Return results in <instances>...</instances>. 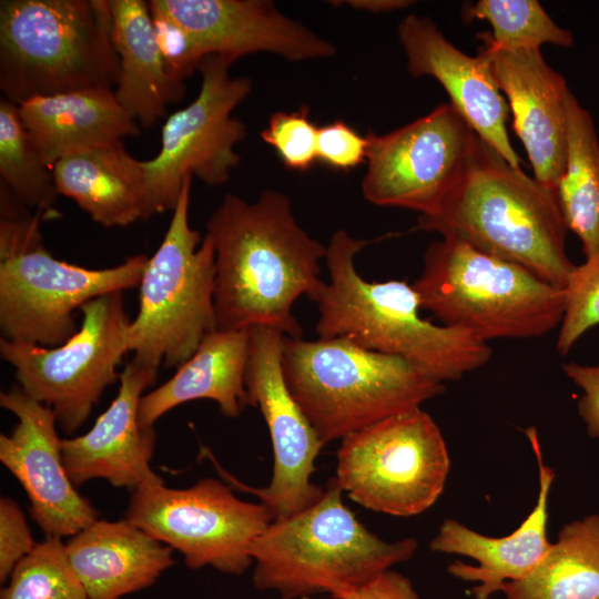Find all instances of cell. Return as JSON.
Listing matches in <instances>:
<instances>
[{
    "mask_svg": "<svg viewBox=\"0 0 599 599\" xmlns=\"http://www.w3.org/2000/svg\"><path fill=\"white\" fill-rule=\"evenodd\" d=\"M0 405L18 419L9 434L0 435V461L26 491L29 514L44 537L70 538L95 521L98 510L65 469L53 410L18 384L1 392Z\"/></svg>",
    "mask_w": 599,
    "mask_h": 599,
    "instance_id": "obj_16",
    "label": "cell"
},
{
    "mask_svg": "<svg viewBox=\"0 0 599 599\" xmlns=\"http://www.w3.org/2000/svg\"><path fill=\"white\" fill-rule=\"evenodd\" d=\"M366 241L337 230L329 240V281L307 296L316 303L319 338L346 337L357 345L396 356L437 382L458 380L487 364L488 343L471 333L436 325L420 316V302L405 281L368 282L355 267Z\"/></svg>",
    "mask_w": 599,
    "mask_h": 599,
    "instance_id": "obj_2",
    "label": "cell"
},
{
    "mask_svg": "<svg viewBox=\"0 0 599 599\" xmlns=\"http://www.w3.org/2000/svg\"><path fill=\"white\" fill-rule=\"evenodd\" d=\"M19 111L49 169L74 151L140 134L112 89L39 97L21 103Z\"/></svg>",
    "mask_w": 599,
    "mask_h": 599,
    "instance_id": "obj_25",
    "label": "cell"
},
{
    "mask_svg": "<svg viewBox=\"0 0 599 599\" xmlns=\"http://www.w3.org/2000/svg\"><path fill=\"white\" fill-rule=\"evenodd\" d=\"M317 132L307 106L272 114L261 139L271 145L283 164L294 171H306L317 160Z\"/></svg>",
    "mask_w": 599,
    "mask_h": 599,
    "instance_id": "obj_33",
    "label": "cell"
},
{
    "mask_svg": "<svg viewBox=\"0 0 599 599\" xmlns=\"http://www.w3.org/2000/svg\"><path fill=\"white\" fill-rule=\"evenodd\" d=\"M562 292L556 348L566 355L588 329L599 325V253L575 266Z\"/></svg>",
    "mask_w": 599,
    "mask_h": 599,
    "instance_id": "obj_32",
    "label": "cell"
},
{
    "mask_svg": "<svg viewBox=\"0 0 599 599\" xmlns=\"http://www.w3.org/2000/svg\"><path fill=\"white\" fill-rule=\"evenodd\" d=\"M158 42L170 73L179 81L199 70L204 59L189 34L175 23L151 12Z\"/></svg>",
    "mask_w": 599,
    "mask_h": 599,
    "instance_id": "obj_36",
    "label": "cell"
},
{
    "mask_svg": "<svg viewBox=\"0 0 599 599\" xmlns=\"http://www.w3.org/2000/svg\"><path fill=\"white\" fill-rule=\"evenodd\" d=\"M414 538L388 542L369 531L343 502L335 478L308 508L272 521L253 541V586L282 599L358 587L409 560Z\"/></svg>",
    "mask_w": 599,
    "mask_h": 599,
    "instance_id": "obj_5",
    "label": "cell"
},
{
    "mask_svg": "<svg viewBox=\"0 0 599 599\" xmlns=\"http://www.w3.org/2000/svg\"><path fill=\"white\" fill-rule=\"evenodd\" d=\"M463 19L487 21L493 32L478 37L502 50L540 49L545 43L569 48L575 42L537 0H479L464 6Z\"/></svg>",
    "mask_w": 599,
    "mask_h": 599,
    "instance_id": "obj_30",
    "label": "cell"
},
{
    "mask_svg": "<svg viewBox=\"0 0 599 599\" xmlns=\"http://www.w3.org/2000/svg\"><path fill=\"white\" fill-rule=\"evenodd\" d=\"M248 329L250 352L244 382L248 406L260 408L268 428L273 448L271 481L262 488L247 486L222 468L207 448L202 451L225 483L255 495L276 521L308 508L323 496L324 488L311 478L324 444L285 382L282 367L285 335L267 326Z\"/></svg>",
    "mask_w": 599,
    "mask_h": 599,
    "instance_id": "obj_15",
    "label": "cell"
},
{
    "mask_svg": "<svg viewBox=\"0 0 599 599\" xmlns=\"http://www.w3.org/2000/svg\"><path fill=\"white\" fill-rule=\"evenodd\" d=\"M287 387L323 444L343 439L445 390L403 358L364 348L346 337L285 336Z\"/></svg>",
    "mask_w": 599,
    "mask_h": 599,
    "instance_id": "obj_7",
    "label": "cell"
},
{
    "mask_svg": "<svg viewBox=\"0 0 599 599\" xmlns=\"http://www.w3.org/2000/svg\"><path fill=\"white\" fill-rule=\"evenodd\" d=\"M526 435L536 455L539 473V491L534 509L519 527L505 537H489L454 520H445L438 534L432 539L433 551L456 554L475 559L470 566L454 561L448 572L465 581L477 582L473 588L476 599H488L501 591L508 581L525 578L542 559L550 548L547 539L548 499L555 471L542 461V453L534 428Z\"/></svg>",
    "mask_w": 599,
    "mask_h": 599,
    "instance_id": "obj_21",
    "label": "cell"
},
{
    "mask_svg": "<svg viewBox=\"0 0 599 599\" xmlns=\"http://www.w3.org/2000/svg\"><path fill=\"white\" fill-rule=\"evenodd\" d=\"M150 11L182 28L201 54L233 63L243 55L267 52L287 61L331 58L328 40L281 13L268 0H151Z\"/></svg>",
    "mask_w": 599,
    "mask_h": 599,
    "instance_id": "obj_17",
    "label": "cell"
},
{
    "mask_svg": "<svg viewBox=\"0 0 599 599\" xmlns=\"http://www.w3.org/2000/svg\"><path fill=\"white\" fill-rule=\"evenodd\" d=\"M232 64L219 55L202 60L197 97L166 118L159 153L142 161L149 219L174 210L185 177L221 185L238 165L234 148L245 139L246 126L232 112L251 93L252 82L246 77L232 78Z\"/></svg>",
    "mask_w": 599,
    "mask_h": 599,
    "instance_id": "obj_13",
    "label": "cell"
},
{
    "mask_svg": "<svg viewBox=\"0 0 599 599\" xmlns=\"http://www.w3.org/2000/svg\"><path fill=\"white\" fill-rule=\"evenodd\" d=\"M1 184L28 210L49 213L58 191L49 169L26 128L19 105L0 99Z\"/></svg>",
    "mask_w": 599,
    "mask_h": 599,
    "instance_id": "obj_29",
    "label": "cell"
},
{
    "mask_svg": "<svg viewBox=\"0 0 599 599\" xmlns=\"http://www.w3.org/2000/svg\"><path fill=\"white\" fill-rule=\"evenodd\" d=\"M0 599H89L71 568L63 539L45 537L13 569Z\"/></svg>",
    "mask_w": 599,
    "mask_h": 599,
    "instance_id": "obj_31",
    "label": "cell"
},
{
    "mask_svg": "<svg viewBox=\"0 0 599 599\" xmlns=\"http://www.w3.org/2000/svg\"><path fill=\"white\" fill-rule=\"evenodd\" d=\"M41 217L1 189L0 329L11 342L55 347L79 331L75 309L139 286L149 257L133 255L101 270L58 260L42 244Z\"/></svg>",
    "mask_w": 599,
    "mask_h": 599,
    "instance_id": "obj_4",
    "label": "cell"
},
{
    "mask_svg": "<svg viewBox=\"0 0 599 599\" xmlns=\"http://www.w3.org/2000/svg\"><path fill=\"white\" fill-rule=\"evenodd\" d=\"M449 468L439 427L428 413L415 407L344 437L335 479L361 506L408 517L437 501Z\"/></svg>",
    "mask_w": 599,
    "mask_h": 599,
    "instance_id": "obj_10",
    "label": "cell"
},
{
    "mask_svg": "<svg viewBox=\"0 0 599 599\" xmlns=\"http://www.w3.org/2000/svg\"><path fill=\"white\" fill-rule=\"evenodd\" d=\"M26 516L16 500L0 498V582L4 585L16 566L37 546Z\"/></svg>",
    "mask_w": 599,
    "mask_h": 599,
    "instance_id": "obj_34",
    "label": "cell"
},
{
    "mask_svg": "<svg viewBox=\"0 0 599 599\" xmlns=\"http://www.w3.org/2000/svg\"><path fill=\"white\" fill-rule=\"evenodd\" d=\"M192 177H185L167 231L148 260L129 326L132 359L158 369L181 366L216 329L215 248L189 224Z\"/></svg>",
    "mask_w": 599,
    "mask_h": 599,
    "instance_id": "obj_9",
    "label": "cell"
},
{
    "mask_svg": "<svg viewBox=\"0 0 599 599\" xmlns=\"http://www.w3.org/2000/svg\"><path fill=\"white\" fill-rule=\"evenodd\" d=\"M418 226L522 266L559 288L576 266L567 255L568 229L556 191L480 139L461 181L434 214L418 215Z\"/></svg>",
    "mask_w": 599,
    "mask_h": 599,
    "instance_id": "obj_3",
    "label": "cell"
},
{
    "mask_svg": "<svg viewBox=\"0 0 599 599\" xmlns=\"http://www.w3.org/2000/svg\"><path fill=\"white\" fill-rule=\"evenodd\" d=\"M368 140L345 121L318 128L317 160L337 170H351L366 162Z\"/></svg>",
    "mask_w": 599,
    "mask_h": 599,
    "instance_id": "obj_35",
    "label": "cell"
},
{
    "mask_svg": "<svg viewBox=\"0 0 599 599\" xmlns=\"http://www.w3.org/2000/svg\"><path fill=\"white\" fill-rule=\"evenodd\" d=\"M565 374L582 390L578 413L587 425V433L599 438V364L581 365L575 362L562 365Z\"/></svg>",
    "mask_w": 599,
    "mask_h": 599,
    "instance_id": "obj_37",
    "label": "cell"
},
{
    "mask_svg": "<svg viewBox=\"0 0 599 599\" xmlns=\"http://www.w3.org/2000/svg\"><path fill=\"white\" fill-rule=\"evenodd\" d=\"M58 194L73 200L95 223L124 227L148 220L142 161L122 141L74 151L51 169Z\"/></svg>",
    "mask_w": 599,
    "mask_h": 599,
    "instance_id": "obj_23",
    "label": "cell"
},
{
    "mask_svg": "<svg viewBox=\"0 0 599 599\" xmlns=\"http://www.w3.org/2000/svg\"><path fill=\"white\" fill-rule=\"evenodd\" d=\"M64 547L89 599H122L146 589L175 564L172 548L125 518L97 519Z\"/></svg>",
    "mask_w": 599,
    "mask_h": 599,
    "instance_id": "obj_22",
    "label": "cell"
},
{
    "mask_svg": "<svg viewBox=\"0 0 599 599\" xmlns=\"http://www.w3.org/2000/svg\"><path fill=\"white\" fill-rule=\"evenodd\" d=\"M397 35L413 77H432L445 89L449 103L477 136L509 164L519 167L520 158L507 132L508 102L494 78L487 55L476 57L455 47L427 17L406 16Z\"/></svg>",
    "mask_w": 599,
    "mask_h": 599,
    "instance_id": "obj_19",
    "label": "cell"
},
{
    "mask_svg": "<svg viewBox=\"0 0 599 599\" xmlns=\"http://www.w3.org/2000/svg\"><path fill=\"white\" fill-rule=\"evenodd\" d=\"M248 352L250 329L209 333L170 379L142 396L140 422L154 426L171 409L196 399H211L224 416L237 417L248 406L244 382Z\"/></svg>",
    "mask_w": 599,
    "mask_h": 599,
    "instance_id": "obj_26",
    "label": "cell"
},
{
    "mask_svg": "<svg viewBox=\"0 0 599 599\" xmlns=\"http://www.w3.org/2000/svg\"><path fill=\"white\" fill-rule=\"evenodd\" d=\"M158 372L131 359L120 373L115 398L94 425L81 436L62 439L63 463L77 488L93 479L131 491L163 483L151 467L154 426L143 425L139 418L140 400L155 384Z\"/></svg>",
    "mask_w": 599,
    "mask_h": 599,
    "instance_id": "obj_18",
    "label": "cell"
},
{
    "mask_svg": "<svg viewBox=\"0 0 599 599\" xmlns=\"http://www.w3.org/2000/svg\"><path fill=\"white\" fill-rule=\"evenodd\" d=\"M79 331L55 347L0 339V356L16 369L17 384L51 408L65 434L89 418L129 352L123 292L98 296L81 306Z\"/></svg>",
    "mask_w": 599,
    "mask_h": 599,
    "instance_id": "obj_11",
    "label": "cell"
},
{
    "mask_svg": "<svg viewBox=\"0 0 599 599\" xmlns=\"http://www.w3.org/2000/svg\"><path fill=\"white\" fill-rule=\"evenodd\" d=\"M206 231L215 248L216 329L267 326L302 338L292 308L322 281L327 246L298 225L290 197L265 190L250 203L229 193Z\"/></svg>",
    "mask_w": 599,
    "mask_h": 599,
    "instance_id": "obj_1",
    "label": "cell"
},
{
    "mask_svg": "<svg viewBox=\"0 0 599 599\" xmlns=\"http://www.w3.org/2000/svg\"><path fill=\"white\" fill-rule=\"evenodd\" d=\"M412 286L422 309L441 325L486 343L544 336L559 326L564 313L562 288L453 238L427 246Z\"/></svg>",
    "mask_w": 599,
    "mask_h": 599,
    "instance_id": "obj_8",
    "label": "cell"
},
{
    "mask_svg": "<svg viewBox=\"0 0 599 599\" xmlns=\"http://www.w3.org/2000/svg\"><path fill=\"white\" fill-rule=\"evenodd\" d=\"M366 136L365 200L419 215L434 214L458 185L479 140L449 102L386 134Z\"/></svg>",
    "mask_w": 599,
    "mask_h": 599,
    "instance_id": "obj_14",
    "label": "cell"
},
{
    "mask_svg": "<svg viewBox=\"0 0 599 599\" xmlns=\"http://www.w3.org/2000/svg\"><path fill=\"white\" fill-rule=\"evenodd\" d=\"M331 597L333 599H420L410 580L390 569L363 586L335 590Z\"/></svg>",
    "mask_w": 599,
    "mask_h": 599,
    "instance_id": "obj_38",
    "label": "cell"
},
{
    "mask_svg": "<svg viewBox=\"0 0 599 599\" xmlns=\"http://www.w3.org/2000/svg\"><path fill=\"white\" fill-rule=\"evenodd\" d=\"M108 0H2L0 89L20 105L39 97L116 85Z\"/></svg>",
    "mask_w": 599,
    "mask_h": 599,
    "instance_id": "obj_6",
    "label": "cell"
},
{
    "mask_svg": "<svg viewBox=\"0 0 599 599\" xmlns=\"http://www.w3.org/2000/svg\"><path fill=\"white\" fill-rule=\"evenodd\" d=\"M567 118V160L556 195L568 231L588 258L599 253V139L591 114L570 90Z\"/></svg>",
    "mask_w": 599,
    "mask_h": 599,
    "instance_id": "obj_28",
    "label": "cell"
},
{
    "mask_svg": "<svg viewBox=\"0 0 599 599\" xmlns=\"http://www.w3.org/2000/svg\"><path fill=\"white\" fill-rule=\"evenodd\" d=\"M332 3H342L356 10H364L372 13L393 12L405 9L414 3L409 0H345L332 1Z\"/></svg>",
    "mask_w": 599,
    "mask_h": 599,
    "instance_id": "obj_39",
    "label": "cell"
},
{
    "mask_svg": "<svg viewBox=\"0 0 599 599\" xmlns=\"http://www.w3.org/2000/svg\"><path fill=\"white\" fill-rule=\"evenodd\" d=\"M131 493L125 519L180 552L190 569L209 566L243 573L253 565V541L273 521L263 504L240 499L215 478L187 488H169L163 481Z\"/></svg>",
    "mask_w": 599,
    "mask_h": 599,
    "instance_id": "obj_12",
    "label": "cell"
},
{
    "mask_svg": "<svg viewBox=\"0 0 599 599\" xmlns=\"http://www.w3.org/2000/svg\"><path fill=\"white\" fill-rule=\"evenodd\" d=\"M483 42L480 50L508 100L534 179L556 191L567 160V81L545 61L540 49L502 50Z\"/></svg>",
    "mask_w": 599,
    "mask_h": 599,
    "instance_id": "obj_20",
    "label": "cell"
},
{
    "mask_svg": "<svg viewBox=\"0 0 599 599\" xmlns=\"http://www.w3.org/2000/svg\"><path fill=\"white\" fill-rule=\"evenodd\" d=\"M112 41L119 59L115 97L124 111L144 128L166 115L181 100L184 82L169 71L148 2L108 0Z\"/></svg>",
    "mask_w": 599,
    "mask_h": 599,
    "instance_id": "obj_24",
    "label": "cell"
},
{
    "mask_svg": "<svg viewBox=\"0 0 599 599\" xmlns=\"http://www.w3.org/2000/svg\"><path fill=\"white\" fill-rule=\"evenodd\" d=\"M501 591L507 599H599V515L565 524L537 566Z\"/></svg>",
    "mask_w": 599,
    "mask_h": 599,
    "instance_id": "obj_27",
    "label": "cell"
}]
</instances>
